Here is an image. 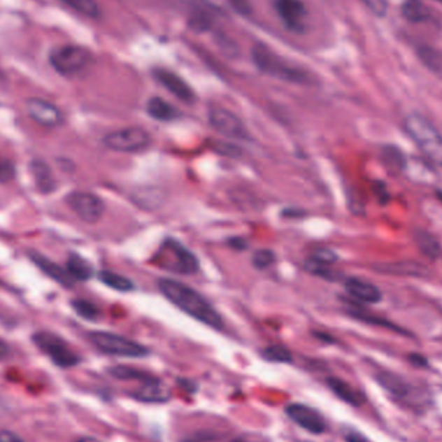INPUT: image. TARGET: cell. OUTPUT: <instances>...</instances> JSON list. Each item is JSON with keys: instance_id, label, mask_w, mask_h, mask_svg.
<instances>
[{"instance_id": "1", "label": "cell", "mask_w": 442, "mask_h": 442, "mask_svg": "<svg viewBox=\"0 0 442 442\" xmlns=\"http://www.w3.org/2000/svg\"><path fill=\"white\" fill-rule=\"evenodd\" d=\"M158 289L161 290L162 294L169 299L173 306H178L184 313L213 329H222L224 321L220 313L197 290L192 289L183 282L175 281L171 278H161L158 281Z\"/></svg>"}, {"instance_id": "2", "label": "cell", "mask_w": 442, "mask_h": 442, "mask_svg": "<svg viewBox=\"0 0 442 442\" xmlns=\"http://www.w3.org/2000/svg\"><path fill=\"white\" fill-rule=\"evenodd\" d=\"M404 129L428 159L442 167V135L431 120L411 113L404 120Z\"/></svg>"}, {"instance_id": "3", "label": "cell", "mask_w": 442, "mask_h": 442, "mask_svg": "<svg viewBox=\"0 0 442 442\" xmlns=\"http://www.w3.org/2000/svg\"><path fill=\"white\" fill-rule=\"evenodd\" d=\"M252 59L257 69L271 77L297 85H309L312 82V77L304 69L282 59L264 44L254 47Z\"/></svg>"}, {"instance_id": "4", "label": "cell", "mask_w": 442, "mask_h": 442, "mask_svg": "<svg viewBox=\"0 0 442 442\" xmlns=\"http://www.w3.org/2000/svg\"><path fill=\"white\" fill-rule=\"evenodd\" d=\"M157 265L176 274H196L199 264L196 255L176 239H166L157 252Z\"/></svg>"}, {"instance_id": "5", "label": "cell", "mask_w": 442, "mask_h": 442, "mask_svg": "<svg viewBox=\"0 0 442 442\" xmlns=\"http://www.w3.org/2000/svg\"><path fill=\"white\" fill-rule=\"evenodd\" d=\"M52 68L64 77H71L85 70L92 61L90 50L77 44H65L50 52Z\"/></svg>"}, {"instance_id": "6", "label": "cell", "mask_w": 442, "mask_h": 442, "mask_svg": "<svg viewBox=\"0 0 442 442\" xmlns=\"http://www.w3.org/2000/svg\"><path fill=\"white\" fill-rule=\"evenodd\" d=\"M88 338L94 347L105 355L128 358L146 357L149 355V349L143 344L118 334L94 332L88 335Z\"/></svg>"}, {"instance_id": "7", "label": "cell", "mask_w": 442, "mask_h": 442, "mask_svg": "<svg viewBox=\"0 0 442 442\" xmlns=\"http://www.w3.org/2000/svg\"><path fill=\"white\" fill-rule=\"evenodd\" d=\"M33 341L43 353L51 358L53 364L60 367L68 369L77 366L80 362V357L69 347L68 343L53 332H36L33 336Z\"/></svg>"}, {"instance_id": "8", "label": "cell", "mask_w": 442, "mask_h": 442, "mask_svg": "<svg viewBox=\"0 0 442 442\" xmlns=\"http://www.w3.org/2000/svg\"><path fill=\"white\" fill-rule=\"evenodd\" d=\"M152 143L148 131L141 127L122 128L104 137V144L113 152L140 153Z\"/></svg>"}, {"instance_id": "9", "label": "cell", "mask_w": 442, "mask_h": 442, "mask_svg": "<svg viewBox=\"0 0 442 442\" xmlns=\"http://www.w3.org/2000/svg\"><path fill=\"white\" fill-rule=\"evenodd\" d=\"M208 122L211 127L222 136L236 140L250 138L247 127L238 115L222 106H213L208 110Z\"/></svg>"}, {"instance_id": "10", "label": "cell", "mask_w": 442, "mask_h": 442, "mask_svg": "<svg viewBox=\"0 0 442 442\" xmlns=\"http://www.w3.org/2000/svg\"><path fill=\"white\" fill-rule=\"evenodd\" d=\"M66 204L78 218L87 224H94L105 213L101 198L91 192H73L66 197Z\"/></svg>"}, {"instance_id": "11", "label": "cell", "mask_w": 442, "mask_h": 442, "mask_svg": "<svg viewBox=\"0 0 442 442\" xmlns=\"http://www.w3.org/2000/svg\"><path fill=\"white\" fill-rule=\"evenodd\" d=\"M274 8L287 30L304 33L308 12L301 0H274Z\"/></svg>"}, {"instance_id": "12", "label": "cell", "mask_w": 442, "mask_h": 442, "mask_svg": "<svg viewBox=\"0 0 442 442\" xmlns=\"http://www.w3.org/2000/svg\"><path fill=\"white\" fill-rule=\"evenodd\" d=\"M286 415L297 423L299 427L304 428L308 432L313 434H322L326 429V420L325 418L315 410L303 404H291L286 406Z\"/></svg>"}, {"instance_id": "13", "label": "cell", "mask_w": 442, "mask_h": 442, "mask_svg": "<svg viewBox=\"0 0 442 442\" xmlns=\"http://www.w3.org/2000/svg\"><path fill=\"white\" fill-rule=\"evenodd\" d=\"M26 110L30 118L43 127H59L62 123V113L52 102L39 97H31L26 101Z\"/></svg>"}, {"instance_id": "14", "label": "cell", "mask_w": 442, "mask_h": 442, "mask_svg": "<svg viewBox=\"0 0 442 442\" xmlns=\"http://www.w3.org/2000/svg\"><path fill=\"white\" fill-rule=\"evenodd\" d=\"M153 77L159 85H163L169 92L173 94L175 97H178L181 101L185 104H193L196 101V94L192 90V87L173 71L166 70V69H155L153 71Z\"/></svg>"}, {"instance_id": "15", "label": "cell", "mask_w": 442, "mask_h": 442, "mask_svg": "<svg viewBox=\"0 0 442 442\" xmlns=\"http://www.w3.org/2000/svg\"><path fill=\"white\" fill-rule=\"evenodd\" d=\"M378 380L387 391L391 392L397 400L405 401L406 404H410V405H413L411 401H418L419 397L423 396L420 390L410 385L404 379H401L396 375L380 373Z\"/></svg>"}, {"instance_id": "16", "label": "cell", "mask_w": 442, "mask_h": 442, "mask_svg": "<svg viewBox=\"0 0 442 442\" xmlns=\"http://www.w3.org/2000/svg\"><path fill=\"white\" fill-rule=\"evenodd\" d=\"M344 287L349 295L359 303L376 304L383 299V292L378 286L362 278H348L344 282Z\"/></svg>"}, {"instance_id": "17", "label": "cell", "mask_w": 442, "mask_h": 442, "mask_svg": "<svg viewBox=\"0 0 442 442\" xmlns=\"http://www.w3.org/2000/svg\"><path fill=\"white\" fill-rule=\"evenodd\" d=\"M30 257H31V260L34 262L35 265H36L38 268H41L43 272L45 273L47 276H50L52 280L59 282L60 285L65 286V287H71V286H73L74 280H73V277L69 274L66 269L61 268L60 265H57L55 262H52L48 257L41 255V254H34V252H33V254H30Z\"/></svg>"}, {"instance_id": "18", "label": "cell", "mask_w": 442, "mask_h": 442, "mask_svg": "<svg viewBox=\"0 0 442 442\" xmlns=\"http://www.w3.org/2000/svg\"><path fill=\"white\" fill-rule=\"evenodd\" d=\"M327 387L332 390V393L335 396H338L341 401H344L345 404L352 405V406H361L365 401V397L361 392L355 390L350 384L344 380H341L339 378L330 376L326 379Z\"/></svg>"}, {"instance_id": "19", "label": "cell", "mask_w": 442, "mask_h": 442, "mask_svg": "<svg viewBox=\"0 0 442 442\" xmlns=\"http://www.w3.org/2000/svg\"><path fill=\"white\" fill-rule=\"evenodd\" d=\"M132 396L145 404H166L171 399L170 391L162 385L161 380L145 383Z\"/></svg>"}, {"instance_id": "20", "label": "cell", "mask_w": 442, "mask_h": 442, "mask_svg": "<svg viewBox=\"0 0 442 442\" xmlns=\"http://www.w3.org/2000/svg\"><path fill=\"white\" fill-rule=\"evenodd\" d=\"M414 242L417 245L420 254L429 259L437 260L442 256V247L439 239L427 230L418 229L414 231Z\"/></svg>"}, {"instance_id": "21", "label": "cell", "mask_w": 442, "mask_h": 442, "mask_svg": "<svg viewBox=\"0 0 442 442\" xmlns=\"http://www.w3.org/2000/svg\"><path fill=\"white\" fill-rule=\"evenodd\" d=\"M30 169H31V173L39 192L51 193L55 190L56 187L55 178L45 162L33 161L30 164Z\"/></svg>"}, {"instance_id": "22", "label": "cell", "mask_w": 442, "mask_h": 442, "mask_svg": "<svg viewBox=\"0 0 442 442\" xmlns=\"http://www.w3.org/2000/svg\"><path fill=\"white\" fill-rule=\"evenodd\" d=\"M146 111L153 120L161 122H170L179 117V111L161 97H152L146 104Z\"/></svg>"}, {"instance_id": "23", "label": "cell", "mask_w": 442, "mask_h": 442, "mask_svg": "<svg viewBox=\"0 0 442 442\" xmlns=\"http://www.w3.org/2000/svg\"><path fill=\"white\" fill-rule=\"evenodd\" d=\"M66 271L76 281H88L94 276L92 265L78 254H70L66 262Z\"/></svg>"}, {"instance_id": "24", "label": "cell", "mask_w": 442, "mask_h": 442, "mask_svg": "<svg viewBox=\"0 0 442 442\" xmlns=\"http://www.w3.org/2000/svg\"><path fill=\"white\" fill-rule=\"evenodd\" d=\"M108 373L120 380H138L141 383L157 382L158 379L152 374H148L141 370H137L129 366H113L108 369Z\"/></svg>"}, {"instance_id": "25", "label": "cell", "mask_w": 442, "mask_h": 442, "mask_svg": "<svg viewBox=\"0 0 442 442\" xmlns=\"http://www.w3.org/2000/svg\"><path fill=\"white\" fill-rule=\"evenodd\" d=\"M348 315L353 318H356L358 321H362V322L370 323V325H374V326H380V327H385V329H390L393 332H400V334H406V332L404 329H401L399 326H396L394 323L390 322L388 320L382 318V317H378V315H373L370 312H366L365 309H361L358 306H350L348 309Z\"/></svg>"}, {"instance_id": "26", "label": "cell", "mask_w": 442, "mask_h": 442, "mask_svg": "<svg viewBox=\"0 0 442 442\" xmlns=\"http://www.w3.org/2000/svg\"><path fill=\"white\" fill-rule=\"evenodd\" d=\"M59 1L85 17L99 18L101 16V8L96 0H59Z\"/></svg>"}, {"instance_id": "27", "label": "cell", "mask_w": 442, "mask_h": 442, "mask_svg": "<svg viewBox=\"0 0 442 442\" xmlns=\"http://www.w3.org/2000/svg\"><path fill=\"white\" fill-rule=\"evenodd\" d=\"M402 15L410 22L419 24L429 18V10L420 0H406L402 6Z\"/></svg>"}, {"instance_id": "28", "label": "cell", "mask_w": 442, "mask_h": 442, "mask_svg": "<svg viewBox=\"0 0 442 442\" xmlns=\"http://www.w3.org/2000/svg\"><path fill=\"white\" fill-rule=\"evenodd\" d=\"M382 161L391 172H400L405 169V155L396 146H385L382 150Z\"/></svg>"}, {"instance_id": "29", "label": "cell", "mask_w": 442, "mask_h": 442, "mask_svg": "<svg viewBox=\"0 0 442 442\" xmlns=\"http://www.w3.org/2000/svg\"><path fill=\"white\" fill-rule=\"evenodd\" d=\"M99 278L108 287L117 290L120 292H127L135 287L134 282L131 281L129 278L122 276V274H118V273L110 272V271H102L99 274Z\"/></svg>"}, {"instance_id": "30", "label": "cell", "mask_w": 442, "mask_h": 442, "mask_svg": "<svg viewBox=\"0 0 442 442\" xmlns=\"http://www.w3.org/2000/svg\"><path fill=\"white\" fill-rule=\"evenodd\" d=\"M71 306L77 312L78 315L85 318L87 321H97L101 315V312L94 303L85 299H76L71 301Z\"/></svg>"}, {"instance_id": "31", "label": "cell", "mask_w": 442, "mask_h": 442, "mask_svg": "<svg viewBox=\"0 0 442 442\" xmlns=\"http://www.w3.org/2000/svg\"><path fill=\"white\" fill-rule=\"evenodd\" d=\"M263 356L266 361L269 362H280V364H289L292 361V355L289 349L281 344H274L269 345L266 348L263 349L262 352Z\"/></svg>"}, {"instance_id": "32", "label": "cell", "mask_w": 442, "mask_h": 442, "mask_svg": "<svg viewBox=\"0 0 442 442\" xmlns=\"http://www.w3.org/2000/svg\"><path fill=\"white\" fill-rule=\"evenodd\" d=\"M311 262L318 264V265H323V266H330L332 264L335 263L338 260V255L330 250V248H317L313 251V254L309 259Z\"/></svg>"}, {"instance_id": "33", "label": "cell", "mask_w": 442, "mask_h": 442, "mask_svg": "<svg viewBox=\"0 0 442 442\" xmlns=\"http://www.w3.org/2000/svg\"><path fill=\"white\" fill-rule=\"evenodd\" d=\"M251 260L257 269H266L276 263V254L272 250H257Z\"/></svg>"}, {"instance_id": "34", "label": "cell", "mask_w": 442, "mask_h": 442, "mask_svg": "<svg viewBox=\"0 0 442 442\" xmlns=\"http://www.w3.org/2000/svg\"><path fill=\"white\" fill-rule=\"evenodd\" d=\"M376 17H384L388 10L387 0H361Z\"/></svg>"}, {"instance_id": "35", "label": "cell", "mask_w": 442, "mask_h": 442, "mask_svg": "<svg viewBox=\"0 0 442 442\" xmlns=\"http://www.w3.org/2000/svg\"><path fill=\"white\" fill-rule=\"evenodd\" d=\"M374 190L375 194L378 197V199H379V202H380V204H387V202H388V199L391 198L390 193H388V190H387V187H385V185H384L383 183H379V181H378V183H375Z\"/></svg>"}, {"instance_id": "36", "label": "cell", "mask_w": 442, "mask_h": 442, "mask_svg": "<svg viewBox=\"0 0 442 442\" xmlns=\"http://www.w3.org/2000/svg\"><path fill=\"white\" fill-rule=\"evenodd\" d=\"M345 441L347 442H373L370 439H367L365 434H359L356 431H350L345 434Z\"/></svg>"}, {"instance_id": "37", "label": "cell", "mask_w": 442, "mask_h": 442, "mask_svg": "<svg viewBox=\"0 0 442 442\" xmlns=\"http://www.w3.org/2000/svg\"><path fill=\"white\" fill-rule=\"evenodd\" d=\"M0 442H24L21 437L10 431H0Z\"/></svg>"}, {"instance_id": "38", "label": "cell", "mask_w": 442, "mask_h": 442, "mask_svg": "<svg viewBox=\"0 0 442 442\" xmlns=\"http://www.w3.org/2000/svg\"><path fill=\"white\" fill-rule=\"evenodd\" d=\"M13 170L9 167V164L0 163V181H7L10 178V173Z\"/></svg>"}, {"instance_id": "39", "label": "cell", "mask_w": 442, "mask_h": 442, "mask_svg": "<svg viewBox=\"0 0 442 442\" xmlns=\"http://www.w3.org/2000/svg\"><path fill=\"white\" fill-rule=\"evenodd\" d=\"M408 359H410V362H411L413 365L419 366V367L427 366V359H425L423 356H420V355L413 353V355L408 356Z\"/></svg>"}, {"instance_id": "40", "label": "cell", "mask_w": 442, "mask_h": 442, "mask_svg": "<svg viewBox=\"0 0 442 442\" xmlns=\"http://www.w3.org/2000/svg\"><path fill=\"white\" fill-rule=\"evenodd\" d=\"M229 245L236 250H245L247 247V242L243 238L229 239Z\"/></svg>"}, {"instance_id": "41", "label": "cell", "mask_w": 442, "mask_h": 442, "mask_svg": "<svg viewBox=\"0 0 442 442\" xmlns=\"http://www.w3.org/2000/svg\"><path fill=\"white\" fill-rule=\"evenodd\" d=\"M7 352H8L7 347L3 343H0V358L4 357L7 355Z\"/></svg>"}, {"instance_id": "42", "label": "cell", "mask_w": 442, "mask_h": 442, "mask_svg": "<svg viewBox=\"0 0 442 442\" xmlns=\"http://www.w3.org/2000/svg\"><path fill=\"white\" fill-rule=\"evenodd\" d=\"M77 442H101L100 440H97V439H94V437H83V439H79Z\"/></svg>"}, {"instance_id": "43", "label": "cell", "mask_w": 442, "mask_h": 442, "mask_svg": "<svg viewBox=\"0 0 442 442\" xmlns=\"http://www.w3.org/2000/svg\"><path fill=\"white\" fill-rule=\"evenodd\" d=\"M439 197H440V199H441L442 202V193H439Z\"/></svg>"}, {"instance_id": "44", "label": "cell", "mask_w": 442, "mask_h": 442, "mask_svg": "<svg viewBox=\"0 0 442 442\" xmlns=\"http://www.w3.org/2000/svg\"><path fill=\"white\" fill-rule=\"evenodd\" d=\"M440 1H441V3H442V0H440Z\"/></svg>"}]
</instances>
